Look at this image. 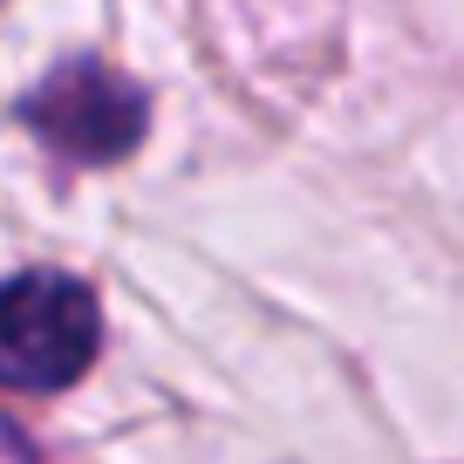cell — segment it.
Listing matches in <instances>:
<instances>
[{
    "label": "cell",
    "instance_id": "obj_1",
    "mask_svg": "<svg viewBox=\"0 0 464 464\" xmlns=\"http://www.w3.org/2000/svg\"><path fill=\"white\" fill-rule=\"evenodd\" d=\"M102 348V307L75 274L28 266L0 280V390L62 396L89 376Z\"/></svg>",
    "mask_w": 464,
    "mask_h": 464
},
{
    "label": "cell",
    "instance_id": "obj_2",
    "mask_svg": "<svg viewBox=\"0 0 464 464\" xmlns=\"http://www.w3.org/2000/svg\"><path fill=\"white\" fill-rule=\"evenodd\" d=\"M144 116H150L144 89H137L123 69L96 62V55L55 62V69L21 96V123L69 164L130 158V150L144 144Z\"/></svg>",
    "mask_w": 464,
    "mask_h": 464
},
{
    "label": "cell",
    "instance_id": "obj_3",
    "mask_svg": "<svg viewBox=\"0 0 464 464\" xmlns=\"http://www.w3.org/2000/svg\"><path fill=\"white\" fill-rule=\"evenodd\" d=\"M0 464H28V437L14 423H0Z\"/></svg>",
    "mask_w": 464,
    "mask_h": 464
}]
</instances>
